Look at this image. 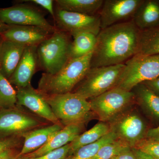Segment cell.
Segmentation results:
<instances>
[{
	"label": "cell",
	"instance_id": "obj_6",
	"mask_svg": "<svg viewBox=\"0 0 159 159\" xmlns=\"http://www.w3.org/2000/svg\"><path fill=\"white\" fill-rule=\"evenodd\" d=\"M125 65L116 86L125 90L131 91L139 84L159 77V54H138L126 61Z\"/></svg>",
	"mask_w": 159,
	"mask_h": 159
},
{
	"label": "cell",
	"instance_id": "obj_4",
	"mask_svg": "<svg viewBox=\"0 0 159 159\" xmlns=\"http://www.w3.org/2000/svg\"><path fill=\"white\" fill-rule=\"evenodd\" d=\"M71 35L57 29L37 47L38 66L46 74H53L70 59Z\"/></svg>",
	"mask_w": 159,
	"mask_h": 159
},
{
	"label": "cell",
	"instance_id": "obj_22",
	"mask_svg": "<svg viewBox=\"0 0 159 159\" xmlns=\"http://www.w3.org/2000/svg\"><path fill=\"white\" fill-rule=\"evenodd\" d=\"M97 35L89 32L72 35L73 39L70 48V59L83 57L93 52L97 43Z\"/></svg>",
	"mask_w": 159,
	"mask_h": 159
},
{
	"label": "cell",
	"instance_id": "obj_23",
	"mask_svg": "<svg viewBox=\"0 0 159 159\" xmlns=\"http://www.w3.org/2000/svg\"><path fill=\"white\" fill-rule=\"evenodd\" d=\"M131 91L134 95L135 101L159 119V96L143 83L138 84Z\"/></svg>",
	"mask_w": 159,
	"mask_h": 159
},
{
	"label": "cell",
	"instance_id": "obj_28",
	"mask_svg": "<svg viewBox=\"0 0 159 159\" xmlns=\"http://www.w3.org/2000/svg\"><path fill=\"white\" fill-rule=\"evenodd\" d=\"M134 148L141 150L156 159H159V141L145 138Z\"/></svg>",
	"mask_w": 159,
	"mask_h": 159
},
{
	"label": "cell",
	"instance_id": "obj_26",
	"mask_svg": "<svg viewBox=\"0 0 159 159\" xmlns=\"http://www.w3.org/2000/svg\"><path fill=\"white\" fill-rule=\"evenodd\" d=\"M17 105L16 91L9 80L0 72V107L13 108Z\"/></svg>",
	"mask_w": 159,
	"mask_h": 159
},
{
	"label": "cell",
	"instance_id": "obj_29",
	"mask_svg": "<svg viewBox=\"0 0 159 159\" xmlns=\"http://www.w3.org/2000/svg\"><path fill=\"white\" fill-rule=\"evenodd\" d=\"M24 142L22 137L11 136L0 138V154L12 148H20Z\"/></svg>",
	"mask_w": 159,
	"mask_h": 159
},
{
	"label": "cell",
	"instance_id": "obj_20",
	"mask_svg": "<svg viewBox=\"0 0 159 159\" xmlns=\"http://www.w3.org/2000/svg\"><path fill=\"white\" fill-rule=\"evenodd\" d=\"M110 132V128L108 123L98 122L90 129L80 134L70 143V147L68 157L83 146L93 144L99 141Z\"/></svg>",
	"mask_w": 159,
	"mask_h": 159
},
{
	"label": "cell",
	"instance_id": "obj_13",
	"mask_svg": "<svg viewBox=\"0 0 159 159\" xmlns=\"http://www.w3.org/2000/svg\"><path fill=\"white\" fill-rule=\"evenodd\" d=\"M16 88L17 105L28 108L31 112L52 124H61L37 89H34L31 84Z\"/></svg>",
	"mask_w": 159,
	"mask_h": 159
},
{
	"label": "cell",
	"instance_id": "obj_11",
	"mask_svg": "<svg viewBox=\"0 0 159 159\" xmlns=\"http://www.w3.org/2000/svg\"><path fill=\"white\" fill-rule=\"evenodd\" d=\"M54 21L56 28L72 36L80 32H92L99 34L101 30L98 15H88L56 8Z\"/></svg>",
	"mask_w": 159,
	"mask_h": 159
},
{
	"label": "cell",
	"instance_id": "obj_30",
	"mask_svg": "<svg viewBox=\"0 0 159 159\" xmlns=\"http://www.w3.org/2000/svg\"><path fill=\"white\" fill-rule=\"evenodd\" d=\"M70 144L63 146L50 152L42 156L34 158H24L25 159H66L69 156ZM21 158V157H20Z\"/></svg>",
	"mask_w": 159,
	"mask_h": 159
},
{
	"label": "cell",
	"instance_id": "obj_3",
	"mask_svg": "<svg viewBox=\"0 0 159 159\" xmlns=\"http://www.w3.org/2000/svg\"><path fill=\"white\" fill-rule=\"evenodd\" d=\"M42 95L64 126L85 124L94 116L89 100L78 94L71 92L58 95Z\"/></svg>",
	"mask_w": 159,
	"mask_h": 159
},
{
	"label": "cell",
	"instance_id": "obj_40",
	"mask_svg": "<svg viewBox=\"0 0 159 159\" xmlns=\"http://www.w3.org/2000/svg\"><path fill=\"white\" fill-rule=\"evenodd\" d=\"M1 41H0V44H1Z\"/></svg>",
	"mask_w": 159,
	"mask_h": 159
},
{
	"label": "cell",
	"instance_id": "obj_21",
	"mask_svg": "<svg viewBox=\"0 0 159 159\" xmlns=\"http://www.w3.org/2000/svg\"><path fill=\"white\" fill-rule=\"evenodd\" d=\"M57 8L88 15H98L104 0H56Z\"/></svg>",
	"mask_w": 159,
	"mask_h": 159
},
{
	"label": "cell",
	"instance_id": "obj_19",
	"mask_svg": "<svg viewBox=\"0 0 159 159\" xmlns=\"http://www.w3.org/2000/svg\"><path fill=\"white\" fill-rule=\"evenodd\" d=\"M133 20L141 31L159 26V0H143Z\"/></svg>",
	"mask_w": 159,
	"mask_h": 159
},
{
	"label": "cell",
	"instance_id": "obj_16",
	"mask_svg": "<svg viewBox=\"0 0 159 159\" xmlns=\"http://www.w3.org/2000/svg\"><path fill=\"white\" fill-rule=\"evenodd\" d=\"M52 34L48 30L36 26L9 25L1 36L3 39L24 46H38Z\"/></svg>",
	"mask_w": 159,
	"mask_h": 159
},
{
	"label": "cell",
	"instance_id": "obj_2",
	"mask_svg": "<svg viewBox=\"0 0 159 159\" xmlns=\"http://www.w3.org/2000/svg\"><path fill=\"white\" fill-rule=\"evenodd\" d=\"M93 52L83 57L71 58L55 74L43 73L37 90L47 95L71 93L83 79L90 68Z\"/></svg>",
	"mask_w": 159,
	"mask_h": 159
},
{
	"label": "cell",
	"instance_id": "obj_37",
	"mask_svg": "<svg viewBox=\"0 0 159 159\" xmlns=\"http://www.w3.org/2000/svg\"><path fill=\"white\" fill-rule=\"evenodd\" d=\"M9 27V25L4 24L0 20V35H2V34L8 29Z\"/></svg>",
	"mask_w": 159,
	"mask_h": 159
},
{
	"label": "cell",
	"instance_id": "obj_33",
	"mask_svg": "<svg viewBox=\"0 0 159 159\" xmlns=\"http://www.w3.org/2000/svg\"><path fill=\"white\" fill-rule=\"evenodd\" d=\"M111 159H136L133 148H129L123 151Z\"/></svg>",
	"mask_w": 159,
	"mask_h": 159
},
{
	"label": "cell",
	"instance_id": "obj_18",
	"mask_svg": "<svg viewBox=\"0 0 159 159\" xmlns=\"http://www.w3.org/2000/svg\"><path fill=\"white\" fill-rule=\"evenodd\" d=\"M27 46L3 39L0 44V72L9 80L16 68Z\"/></svg>",
	"mask_w": 159,
	"mask_h": 159
},
{
	"label": "cell",
	"instance_id": "obj_24",
	"mask_svg": "<svg viewBox=\"0 0 159 159\" xmlns=\"http://www.w3.org/2000/svg\"><path fill=\"white\" fill-rule=\"evenodd\" d=\"M139 54L145 55L159 54V26L141 31Z\"/></svg>",
	"mask_w": 159,
	"mask_h": 159
},
{
	"label": "cell",
	"instance_id": "obj_39",
	"mask_svg": "<svg viewBox=\"0 0 159 159\" xmlns=\"http://www.w3.org/2000/svg\"><path fill=\"white\" fill-rule=\"evenodd\" d=\"M1 109H1V107H0V110H1Z\"/></svg>",
	"mask_w": 159,
	"mask_h": 159
},
{
	"label": "cell",
	"instance_id": "obj_25",
	"mask_svg": "<svg viewBox=\"0 0 159 159\" xmlns=\"http://www.w3.org/2000/svg\"><path fill=\"white\" fill-rule=\"evenodd\" d=\"M117 139L116 135L110 131L97 142L79 148L66 159H92L103 145Z\"/></svg>",
	"mask_w": 159,
	"mask_h": 159
},
{
	"label": "cell",
	"instance_id": "obj_36",
	"mask_svg": "<svg viewBox=\"0 0 159 159\" xmlns=\"http://www.w3.org/2000/svg\"><path fill=\"white\" fill-rule=\"evenodd\" d=\"M135 153L136 159H156L149 155L136 148H133Z\"/></svg>",
	"mask_w": 159,
	"mask_h": 159
},
{
	"label": "cell",
	"instance_id": "obj_10",
	"mask_svg": "<svg viewBox=\"0 0 159 159\" xmlns=\"http://www.w3.org/2000/svg\"><path fill=\"white\" fill-rule=\"evenodd\" d=\"M0 20L8 25L36 26L52 33L57 29L49 23L39 10L26 4L0 8Z\"/></svg>",
	"mask_w": 159,
	"mask_h": 159
},
{
	"label": "cell",
	"instance_id": "obj_35",
	"mask_svg": "<svg viewBox=\"0 0 159 159\" xmlns=\"http://www.w3.org/2000/svg\"><path fill=\"white\" fill-rule=\"evenodd\" d=\"M145 138L159 141V126L147 130Z\"/></svg>",
	"mask_w": 159,
	"mask_h": 159
},
{
	"label": "cell",
	"instance_id": "obj_9",
	"mask_svg": "<svg viewBox=\"0 0 159 159\" xmlns=\"http://www.w3.org/2000/svg\"><path fill=\"white\" fill-rule=\"evenodd\" d=\"M108 123L117 139L131 148H135L146 137L145 122L135 111L126 110Z\"/></svg>",
	"mask_w": 159,
	"mask_h": 159
},
{
	"label": "cell",
	"instance_id": "obj_17",
	"mask_svg": "<svg viewBox=\"0 0 159 159\" xmlns=\"http://www.w3.org/2000/svg\"><path fill=\"white\" fill-rule=\"evenodd\" d=\"M64 127L60 123L51 124L35 129L23 134L24 142L18 157L39 149L48 142L53 134Z\"/></svg>",
	"mask_w": 159,
	"mask_h": 159
},
{
	"label": "cell",
	"instance_id": "obj_27",
	"mask_svg": "<svg viewBox=\"0 0 159 159\" xmlns=\"http://www.w3.org/2000/svg\"><path fill=\"white\" fill-rule=\"evenodd\" d=\"M129 148H131L124 142L117 139L103 145L92 159H111Z\"/></svg>",
	"mask_w": 159,
	"mask_h": 159
},
{
	"label": "cell",
	"instance_id": "obj_12",
	"mask_svg": "<svg viewBox=\"0 0 159 159\" xmlns=\"http://www.w3.org/2000/svg\"><path fill=\"white\" fill-rule=\"evenodd\" d=\"M143 0H104L99 15L101 29L133 20Z\"/></svg>",
	"mask_w": 159,
	"mask_h": 159
},
{
	"label": "cell",
	"instance_id": "obj_32",
	"mask_svg": "<svg viewBox=\"0 0 159 159\" xmlns=\"http://www.w3.org/2000/svg\"><path fill=\"white\" fill-rule=\"evenodd\" d=\"M21 148H15L8 149L0 154V159H17Z\"/></svg>",
	"mask_w": 159,
	"mask_h": 159
},
{
	"label": "cell",
	"instance_id": "obj_38",
	"mask_svg": "<svg viewBox=\"0 0 159 159\" xmlns=\"http://www.w3.org/2000/svg\"><path fill=\"white\" fill-rule=\"evenodd\" d=\"M17 159H24V158H18Z\"/></svg>",
	"mask_w": 159,
	"mask_h": 159
},
{
	"label": "cell",
	"instance_id": "obj_34",
	"mask_svg": "<svg viewBox=\"0 0 159 159\" xmlns=\"http://www.w3.org/2000/svg\"><path fill=\"white\" fill-rule=\"evenodd\" d=\"M142 83L144 84L151 90L159 96V77Z\"/></svg>",
	"mask_w": 159,
	"mask_h": 159
},
{
	"label": "cell",
	"instance_id": "obj_15",
	"mask_svg": "<svg viewBox=\"0 0 159 159\" xmlns=\"http://www.w3.org/2000/svg\"><path fill=\"white\" fill-rule=\"evenodd\" d=\"M85 124H74L65 126L53 134L48 142L39 149L19 157L34 158L70 144L82 133Z\"/></svg>",
	"mask_w": 159,
	"mask_h": 159
},
{
	"label": "cell",
	"instance_id": "obj_31",
	"mask_svg": "<svg viewBox=\"0 0 159 159\" xmlns=\"http://www.w3.org/2000/svg\"><path fill=\"white\" fill-rule=\"evenodd\" d=\"M20 2L31 3L38 5L48 11L54 19L55 16V9L54 7V1L52 0H23Z\"/></svg>",
	"mask_w": 159,
	"mask_h": 159
},
{
	"label": "cell",
	"instance_id": "obj_5",
	"mask_svg": "<svg viewBox=\"0 0 159 159\" xmlns=\"http://www.w3.org/2000/svg\"><path fill=\"white\" fill-rule=\"evenodd\" d=\"M125 64L90 68L72 93L90 100L116 87L125 68Z\"/></svg>",
	"mask_w": 159,
	"mask_h": 159
},
{
	"label": "cell",
	"instance_id": "obj_7",
	"mask_svg": "<svg viewBox=\"0 0 159 159\" xmlns=\"http://www.w3.org/2000/svg\"><path fill=\"white\" fill-rule=\"evenodd\" d=\"M51 124L20 106L2 109L0 110V138L22 137L28 132Z\"/></svg>",
	"mask_w": 159,
	"mask_h": 159
},
{
	"label": "cell",
	"instance_id": "obj_14",
	"mask_svg": "<svg viewBox=\"0 0 159 159\" xmlns=\"http://www.w3.org/2000/svg\"><path fill=\"white\" fill-rule=\"evenodd\" d=\"M37 46H27L16 68L9 79L16 88H22L31 84V80L39 67Z\"/></svg>",
	"mask_w": 159,
	"mask_h": 159
},
{
	"label": "cell",
	"instance_id": "obj_8",
	"mask_svg": "<svg viewBox=\"0 0 159 159\" xmlns=\"http://www.w3.org/2000/svg\"><path fill=\"white\" fill-rule=\"evenodd\" d=\"M89 100L94 116L100 122L107 123L127 110L136 101L132 91L117 87Z\"/></svg>",
	"mask_w": 159,
	"mask_h": 159
},
{
	"label": "cell",
	"instance_id": "obj_1",
	"mask_svg": "<svg viewBox=\"0 0 159 159\" xmlns=\"http://www.w3.org/2000/svg\"><path fill=\"white\" fill-rule=\"evenodd\" d=\"M140 34L133 20L101 29L97 35L90 68L125 64L139 54Z\"/></svg>",
	"mask_w": 159,
	"mask_h": 159
}]
</instances>
